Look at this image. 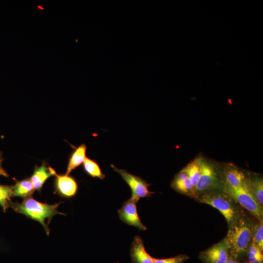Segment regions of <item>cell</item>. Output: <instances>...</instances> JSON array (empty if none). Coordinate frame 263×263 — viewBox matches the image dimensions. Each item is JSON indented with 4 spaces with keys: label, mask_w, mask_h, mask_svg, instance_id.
Segmentation results:
<instances>
[{
    "label": "cell",
    "mask_w": 263,
    "mask_h": 263,
    "mask_svg": "<svg viewBox=\"0 0 263 263\" xmlns=\"http://www.w3.org/2000/svg\"><path fill=\"white\" fill-rule=\"evenodd\" d=\"M251 224L249 220L242 214L229 228L225 237L229 256L238 261L246 255L251 241Z\"/></svg>",
    "instance_id": "6da1fadb"
},
{
    "label": "cell",
    "mask_w": 263,
    "mask_h": 263,
    "mask_svg": "<svg viewBox=\"0 0 263 263\" xmlns=\"http://www.w3.org/2000/svg\"><path fill=\"white\" fill-rule=\"evenodd\" d=\"M60 203L50 205L40 202L32 197L24 198L21 203L10 202V205L17 213L25 215L29 218L38 222L44 227L47 235L49 234V224L55 215L62 214L57 210Z\"/></svg>",
    "instance_id": "7a4b0ae2"
},
{
    "label": "cell",
    "mask_w": 263,
    "mask_h": 263,
    "mask_svg": "<svg viewBox=\"0 0 263 263\" xmlns=\"http://www.w3.org/2000/svg\"><path fill=\"white\" fill-rule=\"evenodd\" d=\"M198 158L201 174L195 187L196 198L204 193L224 191L225 184L224 167H221L217 163L202 156H198Z\"/></svg>",
    "instance_id": "3957f363"
},
{
    "label": "cell",
    "mask_w": 263,
    "mask_h": 263,
    "mask_svg": "<svg viewBox=\"0 0 263 263\" xmlns=\"http://www.w3.org/2000/svg\"><path fill=\"white\" fill-rule=\"evenodd\" d=\"M195 199L218 209L231 227L243 214L237 203L224 191H215L199 195Z\"/></svg>",
    "instance_id": "277c9868"
},
{
    "label": "cell",
    "mask_w": 263,
    "mask_h": 263,
    "mask_svg": "<svg viewBox=\"0 0 263 263\" xmlns=\"http://www.w3.org/2000/svg\"><path fill=\"white\" fill-rule=\"evenodd\" d=\"M224 191L237 204L247 210L259 221L263 222V207L257 202L249 190L247 184L237 188L225 185Z\"/></svg>",
    "instance_id": "5b68a950"
},
{
    "label": "cell",
    "mask_w": 263,
    "mask_h": 263,
    "mask_svg": "<svg viewBox=\"0 0 263 263\" xmlns=\"http://www.w3.org/2000/svg\"><path fill=\"white\" fill-rule=\"evenodd\" d=\"M111 166L119 174L130 188L132 191L131 198L138 202L140 199L150 197L154 193V192L149 189L150 184L141 177L132 174L124 169H118L113 164Z\"/></svg>",
    "instance_id": "8992f818"
},
{
    "label": "cell",
    "mask_w": 263,
    "mask_h": 263,
    "mask_svg": "<svg viewBox=\"0 0 263 263\" xmlns=\"http://www.w3.org/2000/svg\"><path fill=\"white\" fill-rule=\"evenodd\" d=\"M229 257L225 238L208 249L200 252V259L205 263H225Z\"/></svg>",
    "instance_id": "52a82bcc"
},
{
    "label": "cell",
    "mask_w": 263,
    "mask_h": 263,
    "mask_svg": "<svg viewBox=\"0 0 263 263\" xmlns=\"http://www.w3.org/2000/svg\"><path fill=\"white\" fill-rule=\"evenodd\" d=\"M137 202L131 198L126 201L118 210L119 217L123 222L129 225L146 230L147 228L142 223L137 212Z\"/></svg>",
    "instance_id": "ba28073f"
},
{
    "label": "cell",
    "mask_w": 263,
    "mask_h": 263,
    "mask_svg": "<svg viewBox=\"0 0 263 263\" xmlns=\"http://www.w3.org/2000/svg\"><path fill=\"white\" fill-rule=\"evenodd\" d=\"M225 184L231 187L237 188L247 184V174L231 163L224 166Z\"/></svg>",
    "instance_id": "9c48e42d"
},
{
    "label": "cell",
    "mask_w": 263,
    "mask_h": 263,
    "mask_svg": "<svg viewBox=\"0 0 263 263\" xmlns=\"http://www.w3.org/2000/svg\"><path fill=\"white\" fill-rule=\"evenodd\" d=\"M56 192L65 198L74 196L77 191L78 186L75 180L69 175H55Z\"/></svg>",
    "instance_id": "30bf717a"
},
{
    "label": "cell",
    "mask_w": 263,
    "mask_h": 263,
    "mask_svg": "<svg viewBox=\"0 0 263 263\" xmlns=\"http://www.w3.org/2000/svg\"><path fill=\"white\" fill-rule=\"evenodd\" d=\"M130 256L132 263H153L154 258L146 251L144 242L139 236L134 237L132 242Z\"/></svg>",
    "instance_id": "8fae6325"
},
{
    "label": "cell",
    "mask_w": 263,
    "mask_h": 263,
    "mask_svg": "<svg viewBox=\"0 0 263 263\" xmlns=\"http://www.w3.org/2000/svg\"><path fill=\"white\" fill-rule=\"evenodd\" d=\"M56 174L55 170L51 167L47 166L44 162L41 166L36 167L30 178L35 190L40 191L46 181Z\"/></svg>",
    "instance_id": "7c38bea8"
},
{
    "label": "cell",
    "mask_w": 263,
    "mask_h": 263,
    "mask_svg": "<svg viewBox=\"0 0 263 263\" xmlns=\"http://www.w3.org/2000/svg\"><path fill=\"white\" fill-rule=\"evenodd\" d=\"M170 186L177 192L195 198V188L192 185L188 178L182 173H177L172 180Z\"/></svg>",
    "instance_id": "4fadbf2b"
},
{
    "label": "cell",
    "mask_w": 263,
    "mask_h": 263,
    "mask_svg": "<svg viewBox=\"0 0 263 263\" xmlns=\"http://www.w3.org/2000/svg\"><path fill=\"white\" fill-rule=\"evenodd\" d=\"M247 186L257 202L263 207V179L261 175L248 173Z\"/></svg>",
    "instance_id": "5bb4252c"
},
{
    "label": "cell",
    "mask_w": 263,
    "mask_h": 263,
    "mask_svg": "<svg viewBox=\"0 0 263 263\" xmlns=\"http://www.w3.org/2000/svg\"><path fill=\"white\" fill-rule=\"evenodd\" d=\"M87 146L85 144L79 146L73 152L67 166L66 175L69 174L83 163L86 158Z\"/></svg>",
    "instance_id": "9a60e30c"
},
{
    "label": "cell",
    "mask_w": 263,
    "mask_h": 263,
    "mask_svg": "<svg viewBox=\"0 0 263 263\" xmlns=\"http://www.w3.org/2000/svg\"><path fill=\"white\" fill-rule=\"evenodd\" d=\"M35 189L30 179L18 181L13 186L12 197H21L24 198L30 197Z\"/></svg>",
    "instance_id": "2e32d148"
},
{
    "label": "cell",
    "mask_w": 263,
    "mask_h": 263,
    "mask_svg": "<svg viewBox=\"0 0 263 263\" xmlns=\"http://www.w3.org/2000/svg\"><path fill=\"white\" fill-rule=\"evenodd\" d=\"M183 169L186 172L190 182L195 188L201 174V167L198 157L189 163Z\"/></svg>",
    "instance_id": "e0dca14e"
},
{
    "label": "cell",
    "mask_w": 263,
    "mask_h": 263,
    "mask_svg": "<svg viewBox=\"0 0 263 263\" xmlns=\"http://www.w3.org/2000/svg\"><path fill=\"white\" fill-rule=\"evenodd\" d=\"M83 164V170L89 176L101 180L105 178V175L102 172L99 165L95 161L86 157Z\"/></svg>",
    "instance_id": "ac0fdd59"
},
{
    "label": "cell",
    "mask_w": 263,
    "mask_h": 263,
    "mask_svg": "<svg viewBox=\"0 0 263 263\" xmlns=\"http://www.w3.org/2000/svg\"><path fill=\"white\" fill-rule=\"evenodd\" d=\"M263 250L251 240L246 252L247 263H263Z\"/></svg>",
    "instance_id": "d6986e66"
},
{
    "label": "cell",
    "mask_w": 263,
    "mask_h": 263,
    "mask_svg": "<svg viewBox=\"0 0 263 263\" xmlns=\"http://www.w3.org/2000/svg\"><path fill=\"white\" fill-rule=\"evenodd\" d=\"M252 241L262 250H263V222L259 221L251 224Z\"/></svg>",
    "instance_id": "ffe728a7"
},
{
    "label": "cell",
    "mask_w": 263,
    "mask_h": 263,
    "mask_svg": "<svg viewBox=\"0 0 263 263\" xmlns=\"http://www.w3.org/2000/svg\"><path fill=\"white\" fill-rule=\"evenodd\" d=\"M13 186L0 185V206L6 211L10 206Z\"/></svg>",
    "instance_id": "44dd1931"
},
{
    "label": "cell",
    "mask_w": 263,
    "mask_h": 263,
    "mask_svg": "<svg viewBox=\"0 0 263 263\" xmlns=\"http://www.w3.org/2000/svg\"><path fill=\"white\" fill-rule=\"evenodd\" d=\"M188 258L187 255L181 254L168 258H154L153 263H183Z\"/></svg>",
    "instance_id": "7402d4cb"
},
{
    "label": "cell",
    "mask_w": 263,
    "mask_h": 263,
    "mask_svg": "<svg viewBox=\"0 0 263 263\" xmlns=\"http://www.w3.org/2000/svg\"><path fill=\"white\" fill-rule=\"evenodd\" d=\"M2 153L0 151V175L7 177L8 176V174L2 167Z\"/></svg>",
    "instance_id": "603a6c76"
},
{
    "label": "cell",
    "mask_w": 263,
    "mask_h": 263,
    "mask_svg": "<svg viewBox=\"0 0 263 263\" xmlns=\"http://www.w3.org/2000/svg\"><path fill=\"white\" fill-rule=\"evenodd\" d=\"M225 263H241L239 261L230 257L228 258L227 261Z\"/></svg>",
    "instance_id": "cb8c5ba5"
},
{
    "label": "cell",
    "mask_w": 263,
    "mask_h": 263,
    "mask_svg": "<svg viewBox=\"0 0 263 263\" xmlns=\"http://www.w3.org/2000/svg\"></svg>",
    "instance_id": "d4e9b609"
}]
</instances>
